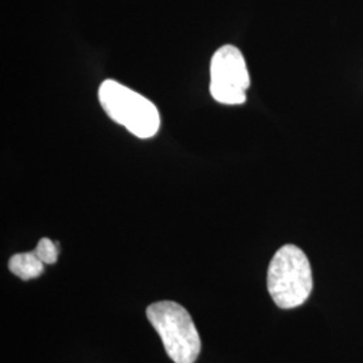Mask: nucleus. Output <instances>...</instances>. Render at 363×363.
<instances>
[{
    "mask_svg": "<svg viewBox=\"0 0 363 363\" xmlns=\"http://www.w3.org/2000/svg\"><path fill=\"white\" fill-rule=\"evenodd\" d=\"M249 85L250 77L242 52L232 45H225L214 52L210 62V93L216 101L244 104Z\"/></svg>",
    "mask_w": 363,
    "mask_h": 363,
    "instance_id": "20e7f679",
    "label": "nucleus"
},
{
    "mask_svg": "<svg viewBox=\"0 0 363 363\" xmlns=\"http://www.w3.org/2000/svg\"><path fill=\"white\" fill-rule=\"evenodd\" d=\"M99 100L106 115L140 139L155 136L160 127L157 108L148 99L115 79H105Z\"/></svg>",
    "mask_w": 363,
    "mask_h": 363,
    "instance_id": "7ed1b4c3",
    "label": "nucleus"
},
{
    "mask_svg": "<svg viewBox=\"0 0 363 363\" xmlns=\"http://www.w3.org/2000/svg\"><path fill=\"white\" fill-rule=\"evenodd\" d=\"M268 291L277 307L296 308L311 295L312 272L306 253L292 244L280 247L268 268Z\"/></svg>",
    "mask_w": 363,
    "mask_h": 363,
    "instance_id": "f257e3e1",
    "label": "nucleus"
},
{
    "mask_svg": "<svg viewBox=\"0 0 363 363\" xmlns=\"http://www.w3.org/2000/svg\"><path fill=\"white\" fill-rule=\"evenodd\" d=\"M9 269L22 280L37 279L45 269V264L39 259L35 252L16 253L9 261Z\"/></svg>",
    "mask_w": 363,
    "mask_h": 363,
    "instance_id": "39448f33",
    "label": "nucleus"
},
{
    "mask_svg": "<svg viewBox=\"0 0 363 363\" xmlns=\"http://www.w3.org/2000/svg\"><path fill=\"white\" fill-rule=\"evenodd\" d=\"M147 318L174 363H194L201 352V337L187 310L177 301L163 300L147 307Z\"/></svg>",
    "mask_w": 363,
    "mask_h": 363,
    "instance_id": "f03ea898",
    "label": "nucleus"
},
{
    "mask_svg": "<svg viewBox=\"0 0 363 363\" xmlns=\"http://www.w3.org/2000/svg\"><path fill=\"white\" fill-rule=\"evenodd\" d=\"M35 255L43 264H55L58 259V247L49 238H40L38 245L35 247Z\"/></svg>",
    "mask_w": 363,
    "mask_h": 363,
    "instance_id": "423d86ee",
    "label": "nucleus"
}]
</instances>
